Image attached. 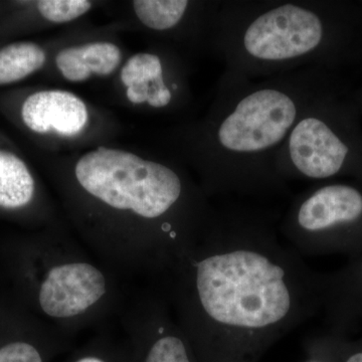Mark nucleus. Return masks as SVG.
<instances>
[{"mask_svg": "<svg viewBox=\"0 0 362 362\" xmlns=\"http://www.w3.org/2000/svg\"><path fill=\"white\" fill-rule=\"evenodd\" d=\"M278 230L272 211L226 201L152 284L202 362H256L323 303V278Z\"/></svg>", "mask_w": 362, "mask_h": 362, "instance_id": "f257e3e1", "label": "nucleus"}, {"mask_svg": "<svg viewBox=\"0 0 362 362\" xmlns=\"http://www.w3.org/2000/svg\"><path fill=\"white\" fill-rule=\"evenodd\" d=\"M83 244L122 279L160 280L201 237L214 206L171 164L99 147L74 169Z\"/></svg>", "mask_w": 362, "mask_h": 362, "instance_id": "f03ea898", "label": "nucleus"}, {"mask_svg": "<svg viewBox=\"0 0 362 362\" xmlns=\"http://www.w3.org/2000/svg\"><path fill=\"white\" fill-rule=\"evenodd\" d=\"M344 80L306 68L250 80L223 71L213 107L197 130L195 164L207 197H287L275 158L309 105Z\"/></svg>", "mask_w": 362, "mask_h": 362, "instance_id": "7ed1b4c3", "label": "nucleus"}, {"mask_svg": "<svg viewBox=\"0 0 362 362\" xmlns=\"http://www.w3.org/2000/svg\"><path fill=\"white\" fill-rule=\"evenodd\" d=\"M225 71L261 80L306 68L362 63V2L218 1L211 42Z\"/></svg>", "mask_w": 362, "mask_h": 362, "instance_id": "20e7f679", "label": "nucleus"}, {"mask_svg": "<svg viewBox=\"0 0 362 362\" xmlns=\"http://www.w3.org/2000/svg\"><path fill=\"white\" fill-rule=\"evenodd\" d=\"M32 273L37 311L65 337L103 323L128 297L122 278L56 228L35 247Z\"/></svg>", "mask_w": 362, "mask_h": 362, "instance_id": "39448f33", "label": "nucleus"}, {"mask_svg": "<svg viewBox=\"0 0 362 362\" xmlns=\"http://www.w3.org/2000/svg\"><path fill=\"white\" fill-rule=\"evenodd\" d=\"M345 80L314 100L300 116L275 158L286 183L354 176L362 182L361 112Z\"/></svg>", "mask_w": 362, "mask_h": 362, "instance_id": "423d86ee", "label": "nucleus"}, {"mask_svg": "<svg viewBox=\"0 0 362 362\" xmlns=\"http://www.w3.org/2000/svg\"><path fill=\"white\" fill-rule=\"evenodd\" d=\"M279 232L304 258L362 235V188L343 181H322L294 197Z\"/></svg>", "mask_w": 362, "mask_h": 362, "instance_id": "0eeeda50", "label": "nucleus"}, {"mask_svg": "<svg viewBox=\"0 0 362 362\" xmlns=\"http://www.w3.org/2000/svg\"><path fill=\"white\" fill-rule=\"evenodd\" d=\"M23 122L40 134L56 131L71 137L84 130L89 121L87 106L68 90H40L30 95L21 109Z\"/></svg>", "mask_w": 362, "mask_h": 362, "instance_id": "6e6552de", "label": "nucleus"}, {"mask_svg": "<svg viewBox=\"0 0 362 362\" xmlns=\"http://www.w3.org/2000/svg\"><path fill=\"white\" fill-rule=\"evenodd\" d=\"M35 194V181L25 162L0 150V209L18 211L30 206Z\"/></svg>", "mask_w": 362, "mask_h": 362, "instance_id": "1a4fd4ad", "label": "nucleus"}, {"mask_svg": "<svg viewBox=\"0 0 362 362\" xmlns=\"http://www.w3.org/2000/svg\"><path fill=\"white\" fill-rule=\"evenodd\" d=\"M133 7L142 25L156 33L180 30L197 13L194 2L187 0H136Z\"/></svg>", "mask_w": 362, "mask_h": 362, "instance_id": "9d476101", "label": "nucleus"}, {"mask_svg": "<svg viewBox=\"0 0 362 362\" xmlns=\"http://www.w3.org/2000/svg\"><path fill=\"white\" fill-rule=\"evenodd\" d=\"M45 52L35 42H16L0 49V85L18 82L40 70Z\"/></svg>", "mask_w": 362, "mask_h": 362, "instance_id": "9b49d317", "label": "nucleus"}, {"mask_svg": "<svg viewBox=\"0 0 362 362\" xmlns=\"http://www.w3.org/2000/svg\"><path fill=\"white\" fill-rule=\"evenodd\" d=\"M78 58L82 59L90 73L109 76L120 65V49L111 42H92L75 47Z\"/></svg>", "mask_w": 362, "mask_h": 362, "instance_id": "f8f14e48", "label": "nucleus"}, {"mask_svg": "<svg viewBox=\"0 0 362 362\" xmlns=\"http://www.w3.org/2000/svg\"><path fill=\"white\" fill-rule=\"evenodd\" d=\"M92 7L88 0H42L37 9L45 20L54 23H66L84 16Z\"/></svg>", "mask_w": 362, "mask_h": 362, "instance_id": "ddd939ff", "label": "nucleus"}, {"mask_svg": "<svg viewBox=\"0 0 362 362\" xmlns=\"http://www.w3.org/2000/svg\"><path fill=\"white\" fill-rule=\"evenodd\" d=\"M56 64L64 78L71 82H84L92 75L84 62L78 58L75 47H66L59 52Z\"/></svg>", "mask_w": 362, "mask_h": 362, "instance_id": "4468645a", "label": "nucleus"}, {"mask_svg": "<svg viewBox=\"0 0 362 362\" xmlns=\"http://www.w3.org/2000/svg\"><path fill=\"white\" fill-rule=\"evenodd\" d=\"M0 362H45L42 352L32 342L16 340L0 347Z\"/></svg>", "mask_w": 362, "mask_h": 362, "instance_id": "2eb2a0df", "label": "nucleus"}, {"mask_svg": "<svg viewBox=\"0 0 362 362\" xmlns=\"http://www.w3.org/2000/svg\"><path fill=\"white\" fill-rule=\"evenodd\" d=\"M307 356L303 362H327L325 356V341L313 339L306 342Z\"/></svg>", "mask_w": 362, "mask_h": 362, "instance_id": "dca6fc26", "label": "nucleus"}, {"mask_svg": "<svg viewBox=\"0 0 362 362\" xmlns=\"http://www.w3.org/2000/svg\"><path fill=\"white\" fill-rule=\"evenodd\" d=\"M351 97L362 115V85L356 89H352Z\"/></svg>", "mask_w": 362, "mask_h": 362, "instance_id": "f3484780", "label": "nucleus"}, {"mask_svg": "<svg viewBox=\"0 0 362 362\" xmlns=\"http://www.w3.org/2000/svg\"><path fill=\"white\" fill-rule=\"evenodd\" d=\"M74 362H109L104 357L98 356L96 354H87V356H84L80 357V358L77 359Z\"/></svg>", "mask_w": 362, "mask_h": 362, "instance_id": "a211bd4d", "label": "nucleus"}, {"mask_svg": "<svg viewBox=\"0 0 362 362\" xmlns=\"http://www.w3.org/2000/svg\"><path fill=\"white\" fill-rule=\"evenodd\" d=\"M344 362H362V350H358V351L350 354Z\"/></svg>", "mask_w": 362, "mask_h": 362, "instance_id": "6ab92c4d", "label": "nucleus"}, {"mask_svg": "<svg viewBox=\"0 0 362 362\" xmlns=\"http://www.w3.org/2000/svg\"><path fill=\"white\" fill-rule=\"evenodd\" d=\"M359 275H361V282H362V261H361V266H359Z\"/></svg>", "mask_w": 362, "mask_h": 362, "instance_id": "aec40b11", "label": "nucleus"}, {"mask_svg": "<svg viewBox=\"0 0 362 362\" xmlns=\"http://www.w3.org/2000/svg\"><path fill=\"white\" fill-rule=\"evenodd\" d=\"M361 2H362V0H361Z\"/></svg>", "mask_w": 362, "mask_h": 362, "instance_id": "412c9836", "label": "nucleus"}]
</instances>
